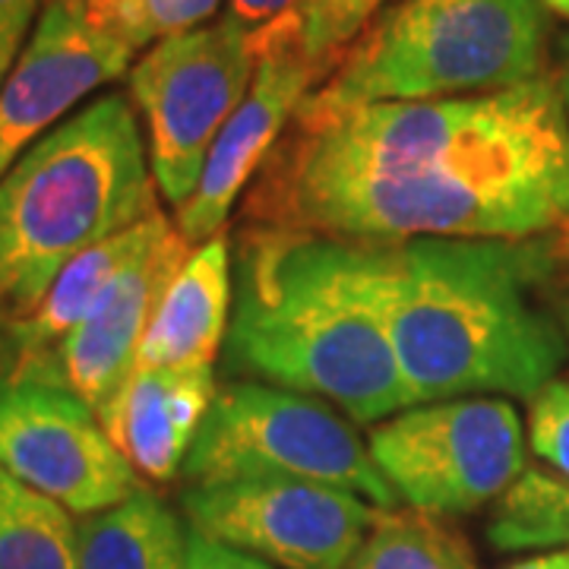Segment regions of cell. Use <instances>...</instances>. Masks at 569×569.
Segmentation results:
<instances>
[{
	"label": "cell",
	"instance_id": "cell-1",
	"mask_svg": "<svg viewBox=\"0 0 569 569\" xmlns=\"http://www.w3.org/2000/svg\"><path fill=\"white\" fill-rule=\"evenodd\" d=\"M250 224L342 241H550L569 257V118L550 73L497 92L295 114Z\"/></svg>",
	"mask_w": 569,
	"mask_h": 569
},
{
	"label": "cell",
	"instance_id": "cell-2",
	"mask_svg": "<svg viewBox=\"0 0 569 569\" xmlns=\"http://www.w3.org/2000/svg\"><path fill=\"white\" fill-rule=\"evenodd\" d=\"M370 301L387 326L411 406L531 399L569 358L553 284L569 263L550 241H358Z\"/></svg>",
	"mask_w": 569,
	"mask_h": 569
},
{
	"label": "cell",
	"instance_id": "cell-3",
	"mask_svg": "<svg viewBox=\"0 0 569 569\" xmlns=\"http://www.w3.org/2000/svg\"><path fill=\"white\" fill-rule=\"evenodd\" d=\"M231 263L224 351L238 373L323 399L355 425L411 408L358 241L247 222Z\"/></svg>",
	"mask_w": 569,
	"mask_h": 569
},
{
	"label": "cell",
	"instance_id": "cell-4",
	"mask_svg": "<svg viewBox=\"0 0 569 569\" xmlns=\"http://www.w3.org/2000/svg\"><path fill=\"white\" fill-rule=\"evenodd\" d=\"M156 209L140 114L121 92L32 142L0 178V332L22 323L80 253Z\"/></svg>",
	"mask_w": 569,
	"mask_h": 569
},
{
	"label": "cell",
	"instance_id": "cell-5",
	"mask_svg": "<svg viewBox=\"0 0 569 569\" xmlns=\"http://www.w3.org/2000/svg\"><path fill=\"white\" fill-rule=\"evenodd\" d=\"M538 0H399L355 39L298 114L497 92L545 77Z\"/></svg>",
	"mask_w": 569,
	"mask_h": 569
},
{
	"label": "cell",
	"instance_id": "cell-6",
	"mask_svg": "<svg viewBox=\"0 0 569 569\" xmlns=\"http://www.w3.org/2000/svg\"><path fill=\"white\" fill-rule=\"evenodd\" d=\"M193 488L234 481H317L389 509L399 503L358 427L339 408L260 380L219 387L183 459Z\"/></svg>",
	"mask_w": 569,
	"mask_h": 569
},
{
	"label": "cell",
	"instance_id": "cell-7",
	"mask_svg": "<svg viewBox=\"0 0 569 569\" xmlns=\"http://www.w3.org/2000/svg\"><path fill=\"white\" fill-rule=\"evenodd\" d=\"M377 468L408 507L468 516L526 471V427L503 396L411 406L370 430Z\"/></svg>",
	"mask_w": 569,
	"mask_h": 569
},
{
	"label": "cell",
	"instance_id": "cell-8",
	"mask_svg": "<svg viewBox=\"0 0 569 569\" xmlns=\"http://www.w3.org/2000/svg\"><path fill=\"white\" fill-rule=\"evenodd\" d=\"M253 73V44L228 20L156 41L130 67V102L146 123L152 178L168 203L193 197L209 149L244 102Z\"/></svg>",
	"mask_w": 569,
	"mask_h": 569
},
{
	"label": "cell",
	"instance_id": "cell-9",
	"mask_svg": "<svg viewBox=\"0 0 569 569\" xmlns=\"http://www.w3.org/2000/svg\"><path fill=\"white\" fill-rule=\"evenodd\" d=\"M0 468L80 519L142 488L99 415L44 377H0Z\"/></svg>",
	"mask_w": 569,
	"mask_h": 569
},
{
	"label": "cell",
	"instance_id": "cell-10",
	"mask_svg": "<svg viewBox=\"0 0 569 569\" xmlns=\"http://www.w3.org/2000/svg\"><path fill=\"white\" fill-rule=\"evenodd\" d=\"M190 531L279 569H346L380 507L317 481H234L181 497Z\"/></svg>",
	"mask_w": 569,
	"mask_h": 569
},
{
	"label": "cell",
	"instance_id": "cell-11",
	"mask_svg": "<svg viewBox=\"0 0 569 569\" xmlns=\"http://www.w3.org/2000/svg\"><path fill=\"white\" fill-rule=\"evenodd\" d=\"M133 54L92 22L86 0H48L0 86V178L86 96L121 80Z\"/></svg>",
	"mask_w": 569,
	"mask_h": 569
},
{
	"label": "cell",
	"instance_id": "cell-12",
	"mask_svg": "<svg viewBox=\"0 0 569 569\" xmlns=\"http://www.w3.org/2000/svg\"><path fill=\"white\" fill-rule=\"evenodd\" d=\"M250 44L257 54L253 82L244 102L234 108V114L212 142L193 197L178 206L174 216V224L193 247L222 234L247 183L272 156L301 102L326 80L301 54L295 32L284 22L260 32Z\"/></svg>",
	"mask_w": 569,
	"mask_h": 569
},
{
	"label": "cell",
	"instance_id": "cell-13",
	"mask_svg": "<svg viewBox=\"0 0 569 569\" xmlns=\"http://www.w3.org/2000/svg\"><path fill=\"white\" fill-rule=\"evenodd\" d=\"M190 253L193 244L178 224H171L162 241H156L104 288L92 310L54 348L39 377L61 380L99 415L133 373L164 288L181 272Z\"/></svg>",
	"mask_w": 569,
	"mask_h": 569
},
{
	"label": "cell",
	"instance_id": "cell-14",
	"mask_svg": "<svg viewBox=\"0 0 569 569\" xmlns=\"http://www.w3.org/2000/svg\"><path fill=\"white\" fill-rule=\"evenodd\" d=\"M219 392L216 365L133 367L99 421L140 478L171 481Z\"/></svg>",
	"mask_w": 569,
	"mask_h": 569
},
{
	"label": "cell",
	"instance_id": "cell-15",
	"mask_svg": "<svg viewBox=\"0 0 569 569\" xmlns=\"http://www.w3.org/2000/svg\"><path fill=\"white\" fill-rule=\"evenodd\" d=\"M171 224L174 222L162 209H156L152 216H146L133 228L80 253L58 276V282L48 288L41 305L22 323L0 332L3 336L0 358L10 367L3 377H39L48 358L54 355V348L61 346L67 332L92 310V305L104 295V288L114 282L133 260H140L156 241H162L171 231Z\"/></svg>",
	"mask_w": 569,
	"mask_h": 569
},
{
	"label": "cell",
	"instance_id": "cell-16",
	"mask_svg": "<svg viewBox=\"0 0 569 569\" xmlns=\"http://www.w3.org/2000/svg\"><path fill=\"white\" fill-rule=\"evenodd\" d=\"M234 301V263L228 231L193 247L164 288L146 329L137 367L216 365L228 339Z\"/></svg>",
	"mask_w": 569,
	"mask_h": 569
},
{
	"label": "cell",
	"instance_id": "cell-17",
	"mask_svg": "<svg viewBox=\"0 0 569 569\" xmlns=\"http://www.w3.org/2000/svg\"><path fill=\"white\" fill-rule=\"evenodd\" d=\"M80 569H187L178 512L142 485L133 497L80 522Z\"/></svg>",
	"mask_w": 569,
	"mask_h": 569
},
{
	"label": "cell",
	"instance_id": "cell-18",
	"mask_svg": "<svg viewBox=\"0 0 569 569\" xmlns=\"http://www.w3.org/2000/svg\"><path fill=\"white\" fill-rule=\"evenodd\" d=\"M0 569H80L73 512L0 468Z\"/></svg>",
	"mask_w": 569,
	"mask_h": 569
},
{
	"label": "cell",
	"instance_id": "cell-19",
	"mask_svg": "<svg viewBox=\"0 0 569 569\" xmlns=\"http://www.w3.org/2000/svg\"><path fill=\"white\" fill-rule=\"evenodd\" d=\"M346 569H478L468 541L421 509H380Z\"/></svg>",
	"mask_w": 569,
	"mask_h": 569
},
{
	"label": "cell",
	"instance_id": "cell-20",
	"mask_svg": "<svg viewBox=\"0 0 569 569\" xmlns=\"http://www.w3.org/2000/svg\"><path fill=\"white\" fill-rule=\"evenodd\" d=\"M488 538L497 550L569 548V478L526 468L493 500Z\"/></svg>",
	"mask_w": 569,
	"mask_h": 569
},
{
	"label": "cell",
	"instance_id": "cell-21",
	"mask_svg": "<svg viewBox=\"0 0 569 569\" xmlns=\"http://www.w3.org/2000/svg\"><path fill=\"white\" fill-rule=\"evenodd\" d=\"M222 0H86L96 26L127 48L140 51L152 41L183 36L206 26Z\"/></svg>",
	"mask_w": 569,
	"mask_h": 569
},
{
	"label": "cell",
	"instance_id": "cell-22",
	"mask_svg": "<svg viewBox=\"0 0 569 569\" xmlns=\"http://www.w3.org/2000/svg\"><path fill=\"white\" fill-rule=\"evenodd\" d=\"M389 0H298L295 32L298 48L323 77L355 44Z\"/></svg>",
	"mask_w": 569,
	"mask_h": 569
},
{
	"label": "cell",
	"instance_id": "cell-23",
	"mask_svg": "<svg viewBox=\"0 0 569 569\" xmlns=\"http://www.w3.org/2000/svg\"><path fill=\"white\" fill-rule=\"evenodd\" d=\"M529 402L531 452L557 475L569 478V380H550Z\"/></svg>",
	"mask_w": 569,
	"mask_h": 569
},
{
	"label": "cell",
	"instance_id": "cell-24",
	"mask_svg": "<svg viewBox=\"0 0 569 569\" xmlns=\"http://www.w3.org/2000/svg\"><path fill=\"white\" fill-rule=\"evenodd\" d=\"M44 3L48 0H0V86L26 48V36L39 22Z\"/></svg>",
	"mask_w": 569,
	"mask_h": 569
},
{
	"label": "cell",
	"instance_id": "cell-25",
	"mask_svg": "<svg viewBox=\"0 0 569 569\" xmlns=\"http://www.w3.org/2000/svg\"><path fill=\"white\" fill-rule=\"evenodd\" d=\"M187 569H276L253 553L219 545L197 531L187 535Z\"/></svg>",
	"mask_w": 569,
	"mask_h": 569
},
{
	"label": "cell",
	"instance_id": "cell-26",
	"mask_svg": "<svg viewBox=\"0 0 569 569\" xmlns=\"http://www.w3.org/2000/svg\"><path fill=\"white\" fill-rule=\"evenodd\" d=\"M295 7H298V0H228L224 20L244 29L247 39H253L269 26L284 20Z\"/></svg>",
	"mask_w": 569,
	"mask_h": 569
},
{
	"label": "cell",
	"instance_id": "cell-27",
	"mask_svg": "<svg viewBox=\"0 0 569 569\" xmlns=\"http://www.w3.org/2000/svg\"><path fill=\"white\" fill-rule=\"evenodd\" d=\"M550 80L557 86V92H560V102L567 108V118H569V32L563 36H557L553 39V70H550Z\"/></svg>",
	"mask_w": 569,
	"mask_h": 569
},
{
	"label": "cell",
	"instance_id": "cell-28",
	"mask_svg": "<svg viewBox=\"0 0 569 569\" xmlns=\"http://www.w3.org/2000/svg\"><path fill=\"white\" fill-rule=\"evenodd\" d=\"M507 569H569V548L550 550V553H538L529 560H519Z\"/></svg>",
	"mask_w": 569,
	"mask_h": 569
},
{
	"label": "cell",
	"instance_id": "cell-29",
	"mask_svg": "<svg viewBox=\"0 0 569 569\" xmlns=\"http://www.w3.org/2000/svg\"><path fill=\"white\" fill-rule=\"evenodd\" d=\"M553 307H557V317L569 336V272H560V279L553 284Z\"/></svg>",
	"mask_w": 569,
	"mask_h": 569
},
{
	"label": "cell",
	"instance_id": "cell-30",
	"mask_svg": "<svg viewBox=\"0 0 569 569\" xmlns=\"http://www.w3.org/2000/svg\"><path fill=\"white\" fill-rule=\"evenodd\" d=\"M545 10H550V13H557V17H563V20H569V0H538Z\"/></svg>",
	"mask_w": 569,
	"mask_h": 569
}]
</instances>
